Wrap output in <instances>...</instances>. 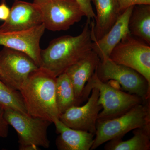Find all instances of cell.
<instances>
[{
	"instance_id": "6da1fadb",
	"label": "cell",
	"mask_w": 150,
	"mask_h": 150,
	"mask_svg": "<svg viewBox=\"0 0 150 150\" xmlns=\"http://www.w3.org/2000/svg\"><path fill=\"white\" fill-rule=\"evenodd\" d=\"M91 22L87 20L79 35L57 38L51 40L47 48L41 49L40 67L48 70L57 77L91 51Z\"/></svg>"
},
{
	"instance_id": "7a4b0ae2",
	"label": "cell",
	"mask_w": 150,
	"mask_h": 150,
	"mask_svg": "<svg viewBox=\"0 0 150 150\" xmlns=\"http://www.w3.org/2000/svg\"><path fill=\"white\" fill-rule=\"evenodd\" d=\"M56 79L52 73L42 67L29 75L19 90L28 115L51 123L59 120Z\"/></svg>"
},
{
	"instance_id": "3957f363",
	"label": "cell",
	"mask_w": 150,
	"mask_h": 150,
	"mask_svg": "<svg viewBox=\"0 0 150 150\" xmlns=\"http://www.w3.org/2000/svg\"><path fill=\"white\" fill-rule=\"evenodd\" d=\"M150 99L132 107L123 115L97 122L96 130L91 150L105 142L122 137L132 130L150 127Z\"/></svg>"
},
{
	"instance_id": "277c9868",
	"label": "cell",
	"mask_w": 150,
	"mask_h": 150,
	"mask_svg": "<svg viewBox=\"0 0 150 150\" xmlns=\"http://www.w3.org/2000/svg\"><path fill=\"white\" fill-rule=\"evenodd\" d=\"M93 88L99 91L98 102L102 106L103 110L98 114L97 121L116 118L145 101L136 95L121 91L108 83L100 80L95 72L84 88L82 102L88 98Z\"/></svg>"
},
{
	"instance_id": "5b68a950",
	"label": "cell",
	"mask_w": 150,
	"mask_h": 150,
	"mask_svg": "<svg viewBox=\"0 0 150 150\" xmlns=\"http://www.w3.org/2000/svg\"><path fill=\"white\" fill-rule=\"evenodd\" d=\"M4 110L6 121L18 134L20 150H37L39 147H49L47 132L51 122L15 110Z\"/></svg>"
},
{
	"instance_id": "8992f818",
	"label": "cell",
	"mask_w": 150,
	"mask_h": 150,
	"mask_svg": "<svg viewBox=\"0 0 150 150\" xmlns=\"http://www.w3.org/2000/svg\"><path fill=\"white\" fill-rule=\"evenodd\" d=\"M95 72L102 81H115L129 93L136 95L144 100L150 99V85L146 79L133 69L116 64L109 57L103 56L100 59Z\"/></svg>"
},
{
	"instance_id": "52a82bcc",
	"label": "cell",
	"mask_w": 150,
	"mask_h": 150,
	"mask_svg": "<svg viewBox=\"0 0 150 150\" xmlns=\"http://www.w3.org/2000/svg\"><path fill=\"white\" fill-rule=\"evenodd\" d=\"M33 3L40 11L46 29L51 31L67 30L84 16L74 0H34Z\"/></svg>"
},
{
	"instance_id": "ba28073f",
	"label": "cell",
	"mask_w": 150,
	"mask_h": 150,
	"mask_svg": "<svg viewBox=\"0 0 150 150\" xmlns=\"http://www.w3.org/2000/svg\"><path fill=\"white\" fill-rule=\"evenodd\" d=\"M109 58L139 73L150 85V45L129 34L113 48Z\"/></svg>"
},
{
	"instance_id": "9c48e42d",
	"label": "cell",
	"mask_w": 150,
	"mask_h": 150,
	"mask_svg": "<svg viewBox=\"0 0 150 150\" xmlns=\"http://www.w3.org/2000/svg\"><path fill=\"white\" fill-rule=\"evenodd\" d=\"M39 68L29 56L7 47L0 51V80L19 91L32 72Z\"/></svg>"
},
{
	"instance_id": "30bf717a",
	"label": "cell",
	"mask_w": 150,
	"mask_h": 150,
	"mask_svg": "<svg viewBox=\"0 0 150 150\" xmlns=\"http://www.w3.org/2000/svg\"><path fill=\"white\" fill-rule=\"evenodd\" d=\"M92 93L84 105H74L59 115V119L71 129L95 134L97 121L102 106L98 102L99 92L98 89H92Z\"/></svg>"
},
{
	"instance_id": "8fae6325",
	"label": "cell",
	"mask_w": 150,
	"mask_h": 150,
	"mask_svg": "<svg viewBox=\"0 0 150 150\" xmlns=\"http://www.w3.org/2000/svg\"><path fill=\"white\" fill-rule=\"evenodd\" d=\"M46 29L43 23L27 30L0 31V45L27 54L40 67V42Z\"/></svg>"
},
{
	"instance_id": "7c38bea8",
	"label": "cell",
	"mask_w": 150,
	"mask_h": 150,
	"mask_svg": "<svg viewBox=\"0 0 150 150\" xmlns=\"http://www.w3.org/2000/svg\"><path fill=\"white\" fill-rule=\"evenodd\" d=\"M43 24L42 16L33 3L15 1L9 16L0 25L1 32L27 30Z\"/></svg>"
},
{
	"instance_id": "4fadbf2b",
	"label": "cell",
	"mask_w": 150,
	"mask_h": 150,
	"mask_svg": "<svg viewBox=\"0 0 150 150\" xmlns=\"http://www.w3.org/2000/svg\"><path fill=\"white\" fill-rule=\"evenodd\" d=\"M99 60V56L92 50L65 72L72 84L78 105L83 103L86 83L95 72Z\"/></svg>"
},
{
	"instance_id": "5bb4252c",
	"label": "cell",
	"mask_w": 150,
	"mask_h": 150,
	"mask_svg": "<svg viewBox=\"0 0 150 150\" xmlns=\"http://www.w3.org/2000/svg\"><path fill=\"white\" fill-rule=\"evenodd\" d=\"M134 6L128 8L122 12L115 23L102 38L93 40L92 50L97 54L100 59L103 56L109 57L115 46L130 34L129 19Z\"/></svg>"
},
{
	"instance_id": "9a60e30c",
	"label": "cell",
	"mask_w": 150,
	"mask_h": 150,
	"mask_svg": "<svg viewBox=\"0 0 150 150\" xmlns=\"http://www.w3.org/2000/svg\"><path fill=\"white\" fill-rule=\"evenodd\" d=\"M96 9L94 21L91 22V38L98 40L109 31L121 13L116 0H91Z\"/></svg>"
},
{
	"instance_id": "2e32d148",
	"label": "cell",
	"mask_w": 150,
	"mask_h": 150,
	"mask_svg": "<svg viewBox=\"0 0 150 150\" xmlns=\"http://www.w3.org/2000/svg\"><path fill=\"white\" fill-rule=\"evenodd\" d=\"M59 134L56 145L59 150H89L93 144L94 134L71 129L59 119L54 123Z\"/></svg>"
},
{
	"instance_id": "e0dca14e",
	"label": "cell",
	"mask_w": 150,
	"mask_h": 150,
	"mask_svg": "<svg viewBox=\"0 0 150 150\" xmlns=\"http://www.w3.org/2000/svg\"><path fill=\"white\" fill-rule=\"evenodd\" d=\"M129 28L131 35L150 45V5L134 6Z\"/></svg>"
},
{
	"instance_id": "ac0fdd59",
	"label": "cell",
	"mask_w": 150,
	"mask_h": 150,
	"mask_svg": "<svg viewBox=\"0 0 150 150\" xmlns=\"http://www.w3.org/2000/svg\"><path fill=\"white\" fill-rule=\"evenodd\" d=\"M134 136L127 141L122 139L110 140L105 146L107 150H150V127L134 129Z\"/></svg>"
},
{
	"instance_id": "d6986e66",
	"label": "cell",
	"mask_w": 150,
	"mask_h": 150,
	"mask_svg": "<svg viewBox=\"0 0 150 150\" xmlns=\"http://www.w3.org/2000/svg\"><path fill=\"white\" fill-rule=\"evenodd\" d=\"M56 96L60 115L70 107L78 105L72 84L65 72L56 77Z\"/></svg>"
},
{
	"instance_id": "ffe728a7",
	"label": "cell",
	"mask_w": 150,
	"mask_h": 150,
	"mask_svg": "<svg viewBox=\"0 0 150 150\" xmlns=\"http://www.w3.org/2000/svg\"><path fill=\"white\" fill-rule=\"evenodd\" d=\"M0 105L4 109H11L28 114L20 92L9 87L1 80Z\"/></svg>"
},
{
	"instance_id": "44dd1931",
	"label": "cell",
	"mask_w": 150,
	"mask_h": 150,
	"mask_svg": "<svg viewBox=\"0 0 150 150\" xmlns=\"http://www.w3.org/2000/svg\"><path fill=\"white\" fill-rule=\"evenodd\" d=\"M83 12L84 16L86 17L89 21H94L96 14L92 6L91 0H74Z\"/></svg>"
},
{
	"instance_id": "7402d4cb",
	"label": "cell",
	"mask_w": 150,
	"mask_h": 150,
	"mask_svg": "<svg viewBox=\"0 0 150 150\" xmlns=\"http://www.w3.org/2000/svg\"><path fill=\"white\" fill-rule=\"evenodd\" d=\"M120 12L128 8L139 5H150V0H116Z\"/></svg>"
},
{
	"instance_id": "603a6c76",
	"label": "cell",
	"mask_w": 150,
	"mask_h": 150,
	"mask_svg": "<svg viewBox=\"0 0 150 150\" xmlns=\"http://www.w3.org/2000/svg\"><path fill=\"white\" fill-rule=\"evenodd\" d=\"M9 124L4 115V110L0 105V138H5L8 134Z\"/></svg>"
},
{
	"instance_id": "cb8c5ba5",
	"label": "cell",
	"mask_w": 150,
	"mask_h": 150,
	"mask_svg": "<svg viewBox=\"0 0 150 150\" xmlns=\"http://www.w3.org/2000/svg\"><path fill=\"white\" fill-rule=\"evenodd\" d=\"M11 9L4 2L0 4V20L6 21L9 16Z\"/></svg>"
},
{
	"instance_id": "d4e9b609",
	"label": "cell",
	"mask_w": 150,
	"mask_h": 150,
	"mask_svg": "<svg viewBox=\"0 0 150 150\" xmlns=\"http://www.w3.org/2000/svg\"><path fill=\"white\" fill-rule=\"evenodd\" d=\"M15 1H17V0H14Z\"/></svg>"
}]
</instances>
